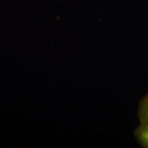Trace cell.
<instances>
[{"label":"cell","mask_w":148,"mask_h":148,"mask_svg":"<svg viewBox=\"0 0 148 148\" xmlns=\"http://www.w3.org/2000/svg\"><path fill=\"white\" fill-rule=\"evenodd\" d=\"M138 142L144 148H148V123H140L134 131Z\"/></svg>","instance_id":"6da1fadb"},{"label":"cell","mask_w":148,"mask_h":148,"mask_svg":"<svg viewBox=\"0 0 148 148\" xmlns=\"http://www.w3.org/2000/svg\"><path fill=\"white\" fill-rule=\"evenodd\" d=\"M138 116L140 123H148V95L139 103Z\"/></svg>","instance_id":"7a4b0ae2"}]
</instances>
